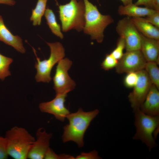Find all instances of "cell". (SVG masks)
I'll return each instance as SVG.
<instances>
[{"instance_id": "cell-31", "label": "cell", "mask_w": 159, "mask_h": 159, "mask_svg": "<svg viewBox=\"0 0 159 159\" xmlns=\"http://www.w3.org/2000/svg\"><path fill=\"white\" fill-rule=\"evenodd\" d=\"M153 9L156 11H159V0H154Z\"/></svg>"}, {"instance_id": "cell-29", "label": "cell", "mask_w": 159, "mask_h": 159, "mask_svg": "<svg viewBox=\"0 0 159 159\" xmlns=\"http://www.w3.org/2000/svg\"><path fill=\"white\" fill-rule=\"evenodd\" d=\"M154 0H138L135 4L137 6L144 5L145 7L153 9Z\"/></svg>"}, {"instance_id": "cell-26", "label": "cell", "mask_w": 159, "mask_h": 159, "mask_svg": "<svg viewBox=\"0 0 159 159\" xmlns=\"http://www.w3.org/2000/svg\"><path fill=\"white\" fill-rule=\"evenodd\" d=\"M101 158L98 155L97 152L94 150L89 153H81L75 157V159H100Z\"/></svg>"}, {"instance_id": "cell-17", "label": "cell", "mask_w": 159, "mask_h": 159, "mask_svg": "<svg viewBox=\"0 0 159 159\" xmlns=\"http://www.w3.org/2000/svg\"><path fill=\"white\" fill-rule=\"evenodd\" d=\"M155 11L146 7H139L133 3L126 6L120 5L118 9V13L120 15L131 17L146 16Z\"/></svg>"}, {"instance_id": "cell-15", "label": "cell", "mask_w": 159, "mask_h": 159, "mask_svg": "<svg viewBox=\"0 0 159 159\" xmlns=\"http://www.w3.org/2000/svg\"><path fill=\"white\" fill-rule=\"evenodd\" d=\"M0 41L13 47L22 54L25 53L22 39L18 35L12 34L4 24L3 18L0 15Z\"/></svg>"}, {"instance_id": "cell-27", "label": "cell", "mask_w": 159, "mask_h": 159, "mask_svg": "<svg viewBox=\"0 0 159 159\" xmlns=\"http://www.w3.org/2000/svg\"><path fill=\"white\" fill-rule=\"evenodd\" d=\"M145 19L148 22L159 28V11H155L146 16Z\"/></svg>"}, {"instance_id": "cell-9", "label": "cell", "mask_w": 159, "mask_h": 159, "mask_svg": "<svg viewBox=\"0 0 159 159\" xmlns=\"http://www.w3.org/2000/svg\"><path fill=\"white\" fill-rule=\"evenodd\" d=\"M147 61L140 49L126 51L115 67L119 74L138 72L145 69Z\"/></svg>"}, {"instance_id": "cell-30", "label": "cell", "mask_w": 159, "mask_h": 159, "mask_svg": "<svg viewBox=\"0 0 159 159\" xmlns=\"http://www.w3.org/2000/svg\"><path fill=\"white\" fill-rule=\"evenodd\" d=\"M16 3L14 0H0V4H4L10 6H13Z\"/></svg>"}, {"instance_id": "cell-14", "label": "cell", "mask_w": 159, "mask_h": 159, "mask_svg": "<svg viewBox=\"0 0 159 159\" xmlns=\"http://www.w3.org/2000/svg\"><path fill=\"white\" fill-rule=\"evenodd\" d=\"M140 109L147 115H159V89L154 85L152 84L151 86Z\"/></svg>"}, {"instance_id": "cell-25", "label": "cell", "mask_w": 159, "mask_h": 159, "mask_svg": "<svg viewBox=\"0 0 159 159\" xmlns=\"http://www.w3.org/2000/svg\"><path fill=\"white\" fill-rule=\"evenodd\" d=\"M45 159H75V157L71 155L62 154H57L50 148L48 149L45 155Z\"/></svg>"}, {"instance_id": "cell-4", "label": "cell", "mask_w": 159, "mask_h": 159, "mask_svg": "<svg viewBox=\"0 0 159 159\" xmlns=\"http://www.w3.org/2000/svg\"><path fill=\"white\" fill-rule=\"evenodd\" d=\"M59 18L62 31L71 29L78 32L83 30L85 24V5L83 0H71L59 6Z\"/></svg>"}, {"instance_id": "cell-22", "label": "cell", "mask_w": 159, "mask_h": 159, "mask_svg": "<svg viewBox=\"0 0 159 159\" xmlns=\"http://www.w3.org/2000/svg\"><path fill=\"white\" fill-rule=\"evenodd\" d=\"M126 44L124 39L120 37L118 39L117 46L110 54L115 59L119 60L122 56L123 50L125 49Z\"/></svg>"}, {"instance_id": "cell-20", "label": "cell", "mask_w": 159, "mask_h": 159, "mask_svg": "<svg viewBox=\"0 0 159 159\" xmlns=\"http://www.w3.org/2000/svg\"><path fill=\"white\" fill-rule=\"evenodd\" d=\"M155 62H147L145 69L152 84L159 89V69Z\"/></svg>"}, {"instance_id": "cell-5", "label": "cell", "mask_w": 159, "mask_h": 159, "mask_svg": "<svg viewBox=\"0 0 159 159\" xmlns=\"http://www.w3.org/2000/svg\"><path fill=\"white\" fill-rule=\"evenodd\" d=\"M136 132L133 137L145 144L149 151L157 146L153 134L159 127V115L151 116L142 112L140 108L133 109Z\"/></svg>"}, {"instance_id": "cell-21", "label": "cell", "mask_w": 159, "mask_h": 159, "mask_svg": "<svg viewBox=\"0 0 159 159\" xmlns=\"http://www.w3.org/2000/svg\"><path fill=\"white\" fill-rule=\"evenodd\" d=\"M13 61L12 58L0 54V80H4L11 75L9 68Z\"/></svg>"}, {"instance_id": "cell-3", "label": "cell", "mask_w": 159, "mask_h": 159, "mask_svg": "<svg viewBox=\"0 0 159 159\" xmlns=\"http://www.w3.org/2000/svg\"><path fill=\"white\" fill-rule=\"evenodd\" d=\"M7 151L15 159L27 158L29 151L35 138L24 128L14 126L6 132Z\"/></svg>"}, {"instance_id": "cell-10", "label": "cell", "mask_w": 159, "mask_h": 159, "mask_svg": "<svg viewBox=\"0 0 159 159\" xmlns=\"http://www.w3.org/2000/svg\"><path fill=\"white\" fill-rule=\"evenodd\" d=\"M137 82L128 97L133 109L140 108L152 84L145 69L138 72Z\"/></svg>"}, {"instance_id": "cell-23", "label": "cell", "mask_w": 159, "mask_h": 159, "mask_svg": "<svg viewBox=\"0 0 159 159\" xmlns=\"http://www.w3.org/2000/svg\"><path fill=\"white\" fill-rule=\"evenodd\" d=\"M118 61L110 53L107 54L101 64V68L105 71L109 70L116 67Z\"/></svg>"}, {"instance_id": "cell-32", "label": "cell", "mask_w": 159, "mask_h": 159, "mask_svg": "<svg viewBox=\"0 0 159 159\" xmlns=\"http://www.w3.org/2000/svg\"><path fill=\"white\" fill-rule=\"evenodd\" d=\"M123 3V5L126 6L132 3L133 0H120Z\"/></svg>"}, {"instance_id": "cell-2", "label": "cell", "mask_w": 159, "mask_h": 159, "mask_svg": "<svg viewBox=\"0 0 159 159\" xmlns=\"http://www.w3.org/2000/svg\"><path fill=\"white\" fill-rule=\"evenodd\" d=\"M83 0L85 8L84 33L90 35L91 39L101 43L104 37V30L114 22V19L110 15L102 14L97 6L88 0Z\"/></svg>"}, {"instance_id": "cell-24", "label": "cell", "mask_w": 159, "mask_h": 159, "mask_svg": "<svg viewBox=\"0 0 159 159\" xmlns=\"http://www.w3.org/2000/svg\"><path fill=\"white\" fill-rule=\"evenodd\" d=\"M138 78V72H131L127 73L124 80L125 85L127 88H133L137 82Z\"/></svg>"}, {"instance_id": "cell-33", "label": "cell", "mask_w": 159, "mask_h": 159, "mask_svg": "<svg viewBox=\"0 0 159 159\" xmlns=\"http://www.w3.org/2000/svg\"><path fill=\"white\" fill-rule=\"evenodd\" d=\"M97 1L98 2H99V0H97Z\"/></svg>"}, {"instance_id": "cell-8", "label": "cell", "mask_w": 159, "mask_h": 159, "mask_svg": "<svg viewBox=\"0 0 159 159\" xmlns=\"http://www.w3.org/2000/svg\"><path fill=\"white\" fill-rule=\"evenodd\" d=\"M115 29L120 37L124 39L126 51L140 49V33L130 17L126 16L120 20L117 23Z\"/></svg>"}, {"instance_id": "cell-28", "label": "cell", "mask_w": 159, "mask_h": 159, "mask_svg": "<svg viewBox=\"0 0 159 159\" xmlns=\"http://www.w3.org/2000/svg\"><path fill=\"white\" fill-rule=\"evenodd\" d=\"M6 141L5 137L0 136V159L7 158Z\"/></svg>"}, {"instance_id": "cell-19", "label": "cell", "mask_w": 159, "mask_h": 159, "mask_svg": "<svg viewBox=\"0 0 159 159\" xmlns=\"http://www.w3.org/2000/svg\"><path fill=\"white\" fill-rule=\"evenodd\" d=\"M47 0H38L35 8L32 9L30 19L34 26L39 25L42 22V19L46 9Z\"/></svg>"}, {"instance_id": "cell-16", "label": "cell", "mask_w": 159, "mask_h": 159, "mask_svg": "<svg viewBox=\"0 0 159 159\" xmlns=\"http://www.w3.org/2000/svg\"><path fill=\"white\" fill-rule=\"evenodd\" d=\"M138 31L147 37L159 40V28L148 22L142 17L130 18Z\"/></svg>"}, {"instance_id": "cell-6", "label": "cell", "mask_w": 159, "mask_h": 159, "mask_svg": "<svg viewBox=\"0 0 159 159\" xmlns=\"http://www.w3.org/2000/svg\"><path fill=\"white\" fill-rule=\"evenodd\" d=\"M50 50L49 58L41 60L35 54L37 60L34 67L37 73L35 79L37 82L49 83L52 80L51 73L52 69L56 64L65 56L64 49L60 42H47Z\"/></svg>"}, {"instance_id": "cell-12", "label": "cell", "mask_w": 159, "mask_h": 159, "mask_svg": "<svg viewBox=\"0 0 159 159\" xmlns=\"http://www.w3.org/2000/svg\"><path fill=\"white\" fill-rule=\"evenodd\" d=\"M51 133L47 132L43 128H40L36 133V139L31 146L29 151L27 158L44 159L49 148V142L52 137Z\"/></svg>"}, {"instance_id": "cell-18", "label": "cell", "mask_w": 159, "mask_h": 159, "mask_svg": "<svg viewBox=\"0 0 159 159\" xmlns=\"http://www.w3.org/2000/svg\"><path fill=\"white\" fill-rule=\"evenodd\" d=\"M44 15L47 23L52 33L61 39H63L64 35L61 31L60 25L57 22L56 16L52 10L49 8H47Z\"/></svg>"}, {"instance_id": "cell-1", "label": "cell", "mask_w": 159, "mask_h": 159, "mask_svg": "<svg viewBox=\"0 0 159 159\" xmlns=\"http://www.w3.org/2000/svg\"><path fill=\"white\" fill-rule=\"evenodd\" d=\"M99 112L97 109L85 112L80 108L76 112L70 113L66 117L69 123L63 127L64 132L62 136L63 142L72 141L75 143L79 147H82L84 145L85 133L91 122Z\"/></svg>"}, {"instance_id": "cell-11", "label": "cell", "mask_w": 159, "mask_h": 159, "mask_svg": "<svg viewBox=\"0 0 159 159\" xmlns=\"http://www.w3.org/2000/svg\"><path fill=\"white\" fill-rule=\"evenodd\" d=\"M67 94L64 93L56 95L52 100L40 103L39 109L42 112L51 114L58 120L64 121L70 113L64 105Z\"/></svg>"}, {"instance_id": "cell-13", "label": "cell", "mask_w": 159, "mask_h": 159, "mask_svg": "<svg viewBox=\"0 0 159 159\" xmlns=\"http://www.w3.org/2000/svg\"><path fill=\"white\" fill-rule=\"evenodd\" d=\"M140 50L147 62L159 63V40L147 37L140 33Z\"/></svg>"}, {"instance_id": "cell-7", "label": "cell", "mask_w": 159, "mask_h": 159, "mask_svg": "<svg viewBox=\"0 0 159 159\" xmlns=\"http://www.w3.org/2000/svg\"><path fill=\"white\" fill-rule=\"evenodd\" d=\"M57 63L53 78L54 89L56 95L68 93L73 90L76 86L75 82L71 79L68 74L72 62L65 58L61 59Z\"/></svg>"}]
</instances>
